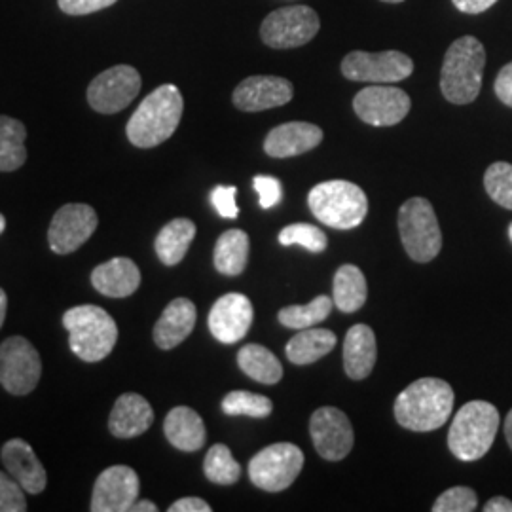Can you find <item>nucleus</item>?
<instances>
[{
  "label": "nucleus",
  "mask_w": 512,
  "mask_h": 512,
  "mask_svg": "<svg viewBox=\"0 0 512 512\" xmlns=\"http://www.w3.org/2000/svg\"><path fill=\"white\" fill-rule=\"evenodd\" d=\"M454 410V389L439 378H421L404 389L395 401V418L416 433L437 431Z\"/></svg>",
  "instance_id": "1"
},
{
  "label": "nucleus",
  "mask_w": 512,
  "mask_h": 512,
  "mask_svg": "<svg viewBox=\"0 0 512 512\" xmlns=\"http://www.w3.org/2000/svg\"><path fill=\"white\" fill-rule=\"evenodd\" d=\"M183 95L177 86L164 84L143 99L129 118V143L137 148H154L165 143L181 124Z\"/></svg>",
  "instance_id": "2"
},
{
  "label": "nucleus",
  "mask_w": 512,
  "mask_h": 512,
  "mask_svg": "<svg viewBox=\"0 0 512 512\" xmlns=\"http://www.w3.org/2000/svg\"><path fill=\"white\" fill-rule=\"evenodd\" d=\"M486 67V50L475 37H461L452 42L442 61L440 92L454 105L473 103L480 88Z\"/></svg>",
  "instance_id": "3"
},
{
  "label": "nucleus",
  "mask_w": 512,
  "mask_h": 512,
  "mask_svg": "<svg viewBox=\"0 0 512 512\" xmlns=\"http://www.w3.org/2000/svg\"><path fill=\"white\" fill-rule=\"evenodd\" d=\"M499 412L488 401H471L459 408L448 431V448L459 461L484 458L499 431Z\"/></svg>",
  "instance_id": "4"
},
{
  "label": "nucleus",
  "mask_w": 512,
  "mask_h": 512,
  "mask_svg": "<svg viewBox=\"0 0 512 512\" xmlns=\"http://www.w3.org/2000/svg\"><path fill=\"white\" fill-rule=\"evenodd\" d=\"M63 327L69 330L74 355L86 363L107 359L118 340V327L109 311L92 304L65 311Z\"/></svg>",
  "instance_id": "5"
},
{
  "label": "nucleus",
  "mask_w": 512,
  "mask_h": 512,
  "mask_svg": "<svg viewBox=\"0 0 512 512\" xmlns=\"http://www.w3.org/2000/svg\"><path fill=\"white\" fill-rule=\"evenodd\" d=\"M313 217L336 230H351L363 224L368 198L361 186L349 181L315 184L308 194Z\"/></svg>",
  "instance_id": "6"
},
{
  "label": "nucleus",
  "mask_w": 512,
  "mask_h": 512,
  "mask_svg": "<svg viewBox=\"0 0 512 512\" xmlns=\"http://www.w3.org/2000/svg\"><path fill=\"white\" fill-rule=\"evenodd\" d=\"M404 251L416 262H431L442 249V232L435 209L425 198H410L399 211Z\"/></svg>",
  "instance_id": "7"
},
{
  "label": "nucleus",
  "mask_w": 512,
  "mask_h": 512,
  "mask_svg": "<svg viewBox=\"0 0 512 512\" xmlns=\"http://www.w3.org/2000/svg\"><path fill=\"white\" fill-rule=\"evenodd\" d=\"M321 29V19L317 12L298 4L285 6L268 14L260 25V38L266 46L274 50H293L306 46Z\"/></svg>",
  "instance_id": "8"
},
{
  "label": "nucleus",
  "mask_w": 512,
  "mask_h": 512,
  "mask_svg": "<svg viewBox=\"0 0 512 512\" xmlns=\"http://www.w3.org/2000/svg\"><path fill=\"white\" fill-rule=\"evenodd\" d=\"M304 467V452L291 442H277L260 450L249 463V478L264 492L287 490Z\"/></svg>",
  "instance_id": "9"
},
{
  "label": "nucleus",
  "mask_w": 512,
  "mask_h": 512,
  "mask_svg": "<svg viewBox=\"0 0 512 512\" xmlns=\"http://www.w3.org/2000/svg\"><path fill=\"white\" fill-rule=\"evenodd\" d=\"M42 376V361L37 348L23 336H12L0 344V384L23 397L35 391Z\"/></svg>",
  "instance_id": "10"
},
{
  "label": "nucleus",
  "mask_w": 512,
  "mask_h": 512,
  "mask_svg": "<svg viewBox=\"0 0 512 512\" xmlns=\"http://www.w3.org/2000/svg\"><path fill=\"white\" fill-rule=\"evenodd\" d=\"M414 73V61L397 50L380 54L351 52L342 61V74L351 82L395 84Z\"/></svg>",
  "instance_id": "11"
},
{
  "label": "nucleus",
  "mask_w": 512,
  "mask_h": 512,
  "mask_svg": "<svg viewBox=\"0 0 512 512\" xmlns=\"http://www.w3.org/2000/svg\"><path fill=\"white\" fill-rule=\"evenodd\" d=\"M141 86V74L135 67L116 65L93 78L88 88V103L101 114H114L133 103Z\"/></svg>",
  "instance_id": "12"
},
{
  "label": "nucleus",
  "mask_w": 512,
  "mask_h": 512,
  "mask_svg": "<svg viewBox=\"0 0 512 512\" xmlns=\"http://www.w3.org/2000/svg\"><path fill=\"white\" fill-rule=\"evenodd\" d=\"M412 101L408 93L385 84H374L355 95L353 110L355 114L374 128H389L401 124L408 116Z\"/></svg>",
  "instance_id": "13"
},
{
  "label": "nucleus",
  "mask_w": 512,
  "mask_h": 512,
  "mask_svg": "<svg viewBox=\"0 0 512 512\" xmlns=\"http://www.w3.org/2000/svg\"><path fill=\"white\" fill-rule=\"evenodd\" d=\"M310 435L317 454L327 461H342L353 450L355 433L351 421L334 406H323L313 412Z\"/></svg>",
  "instance_id": "14"
},
{
  "label": "nucleus",
  "mask_w": 512,
  "mask_h": 512,
  "mask_svg": "<svg viewBox=\"0 0 512 512\" xmlns=\"http://www.w3.org/2000/svg\"><path fill=\"white\" fill-rule=\"evenodd\" d=\"M97 213L86 203L63 205L52 219L48 241L57 255H69L92 238L97 228Z\"/></svg>",
  "instance_id": "15"
},
{
  "label": "nucleus",
  "mask_w": 512,
  "mask_h": 512,
  "mask_svg": "<svg viewBox=\"0 0 512 512\" xmlns=\"http://www.w3.org/2000/svg\"><path fill=\"white\" fill-rule=\"evenodd\" d=\"M139 497V476L128 465L105 469L93 486V512H128Z\"/></svg>",
  "instance_id": "16"
},
{
  "label": "nucleus",
  "mask_w": 512,
  "mask_h": 512,
  "mask_svg": "<svg viewBox=\"0 0 512 512\" xmlns=\"http://www.w3.org/2000/svg\"><path fill=\"white\" fill-rule=\"evenodd\" d=\"M255 310L245 294L220 296L209 313V330L222 344H236L253 325Z\"/></svg>",
  "instance_id": "17"
},
{
  "label": "nucleus",
  "mask_w": 512,
  "mask_h": 512,
  "mask_svg": "<svg viewBox=\"0 0 512 512\" xmlns=\"http://www.w3.org/2000/svg\"><path fill=\"white\" fill-rule=\"evenodd\" d=\"M293 84L281 76H249L234 90L232 101L243 112L277 109L291 103Z\"/></svg>",
  "instance_id": "18"
},
{
  "label": "nucleus",
  "mask_w": 512,
  "mask_h": 512,
  "mask_svg": "<svg viewBox=\"0 0 512 512\" xmlns=\"http://www.w3.org/2000/svg\"><path fill=\"white\" fill-rule=\"evenodd\" d=\"M2 463L12 478H16L27 494L37 495L46 488L48 476L44 465L37 458L29 442L21 439L8 440L2 446Z\"/></svg>",
  "instance_id": "19"
},
{
  "label": "nucleus",
  "mask_w": 512,
  "mask_h": 512,
  "mask_svg": "<svg viewBox=\"0 0 512 512\" xmlns=\"http://www.w3.org/2000/svg\"><path fill=\"white\" fill-rule=\"evenodd\" d=\"M323 129L310 122H287L272 129L264 141V152L272 158H293L319 147Z\"/></svg>",
  "instance_id": "20"
},
{
  "label": "nucleus",
  "mask_w": 512,
  "mask_h": 512,
  "mask_svg": "<svg viewBox=\"0 0 512 512\" xmlns=\"http://www.w3.org/2000/svg\"><path fill=\"white\" fill-rule=\"evenodd\" d=\"M154 423V410L143 395H120L110 412L109 429L116 439H135Z\"/></svg>",
  "instance_id": "21"
},
{
  "label": "nucleus",
  "mask_w": 512,
  "mask_h": 512,
  "mask_svg": "<svg viewBox=\"0 0 512 512\" xmlns=\"http://www.w3.org/2000/svg\"><path fill=\"white\" fill-rule=\"evenodd\" d=\"M196 319L198 311L192 300L175 298L169 302L152 332L156 346L160 349H173L183 344L196 327Z\"/></svg>",
  "instance_id": "22"
},
{
  "label": "nucleus",
  "mask_w": 512,
  "mask_h": 512,
  "mask_svg": "<svg viewBox=\"0 0 512 512\" xmlns=\"http://www.w3.org/2000/svg\"><path fill=\"white\" fill-rule=\"evenodd\" d=\"M92 285L97 293L109 298H126L131 296L141 285V270L137 264L126 258L118 256L109 262L99 264L92 272Z\"/></svg>",
  "instance_id": "23"
},
{
  "label": "nucleus",
  "mask_w": 512,
  "mask_h": 512,
  "mask_svg": "<svg viewBox=\"0 0 512 512\" xmlns=\"http://www.w3.org/2000/svg\"><path fill=\"white\" fill-rule=\"evenodd\" d=\"M376 334L368 325H353L344 340V368L351 380H365L376 365Z\"/></svg>",
  "instance_id": "24"
},
{
  "label": "nucleus",
  "mask_w": 512,
  "mask_h": 512,
  "mask_svg": "<svg viewBox=\"0 0 512 512\" xmlns=\"http://www.w3.org/2000/svg\"><path fill=\"white\" fill-rule=\"evenodd\" d=\"M164 433L169 444L183 452L202 450L207 439L202 416L188 406H177L165 416Z\"/></svg>",
  "instance_id": "25"
},
{
  "label": "nucleus",
  "mask_w": 512,
  "mask_h": 512,
  "mask_svg": "<svg viewBox=\"0 0 512 512\" xmlns=\"http://www.w3.org/2000/svg\"><path fill=\"white\" fill-rule=\"evenodd\" d=\"M196 238V224L190 219L167 222L154 241L156 255L165 266H175L183 260Z\"/></svg>",
  "instance_id": "26"
},
{
  "label": "nucleus",
  "mask_w": 512,
  "mask_h": 512,
  "mask_svg": "<svg viewBox=\"0 0 512 512\" xmlns=\"http://www.w3.org/2000/svg\"><path fill=\"white\" fill-rule=\"evenodd\" d=\"M334 346H336V334L332 330L310 327V329L300 330L291 338L285 353L293 365L304 366L323 359L325 355H329Z\"/></svg>",
  "instance_id": "27"
},
{
  "label": "nucleus",
  "mask_w": 512,
  "mask_h": 512,
  "mask_svg": "<svg viewBox=\"0 0 512 512\" xmlns=\"http://www.w3.org/2000/svg\"><path fill=\"white\" fill-rule=\"evenodd\" d=\"M249 260V236L243 230H226L215 245L213 262L217 272L236 277L245 272Z\"/></svg>",
  "instance_id": "28"
},
{
  "label": "nucleus",
  "mask_w": 512,
  "mask_h": 512,
  "mask_svg": "<svg viewBox=\"0 0 512 512\" xmlns=\"http://www.w3.org/2000/svg\"><path fill=\"white\" fill-rule=\"evenodd\" d=\"M368 296L366 277L361 268L344 264L334 275V306L344 313H355L365 306Z\"/></svg>",
  "instance_id": "29"
},
{
  "label": "nucleus",
  "mask_w": 512,
  "mask_h": 512,
  "mask_svg": "<svg viewBox=\"0 0 512 512\" xmlns=\"http://www.w3.org/2000/svg\"><path fill=\"white\" fill-rule=\"evenodd\" d=\"M238 365L258 384L274 385L283 378V366L274 353L260 344H247L239 349Z\"/></svg>",
  "instance_id": "30"
},
{
  "label": "nucleus",
  "mask_w": 512,
  "mask_h": 512,
  "mask_svg": "<svg viewBox=\"0 0 512 512\" xmlns=\"http://www.w3.org/2000/svg\"><path fill=\"white\" fill-rule=\"evenodd\" d=\"M27 129L10 116H0V171H16L27 160Z\"/></svg>",
  "instance_id": "31"
},
{
  "label": "nucleus",
  "mask_w": 512,
  "mask_h": 512,
  "mask_svg": "<svg viewBox=\"0 0 512 512\" xmlns=\"http://www.w3.org/2000/svg\"><path fill=\"white\" fill-rule=\"evenodd\" d=\"M334 308V300L330 296H317L308 306H287L277 313V319L283 327L294 330L310 329L317 323H323Z\"/></svg>",
  "instance_id": "32"
},
{
  "label": "nucleus",
  "mask_w": 512,
  "mask_h": 512,
  "mask_svg": "<svg viewBox=\"0 0 512 512\" xmlns=\"http://www.w3.org/2000/svg\"><path fill=\"white\" fill-rule=\"evenodd\" d=\"M203 473L209 482L219 486H232L241 476V465L232 456L226 444H215L203 461Z\"/></svg>",
  "instance_id": "33"
},
{
  "label": "nucleus",
  "mask_w": 512,
  "mask_h": 512,
  "mask_svg": "<svg viewBox=\"0 0 512 512\" xmlns=\"http://www.w3.org/2000/svg\"><path fill=\"white\" fill-rule=\"evenodd\" d=\"M222 412L228 416H249L268 418L274 412V403L251 391H232L222 399Z\"/></svg>",
  "instance_id": "34"
},
{
  "label": "nucleus",
  "mask_w": 512,
  "mask_h": 512,
  "mask_svg": "<svg viewBox=\"0 0 512 512\" xmlns=\"http://www.w3.org/2000/svg\"><path fill=\"white\" fill-rule=\"evenodd\" d=\"M279 243L283 247L300 245L311 253H323L329 245V239L325 236V232H321V228L308 224V222H296L291 226H285L279 232Z\"/></svg>",
  "instance_id": "35"
},
{
  "label": "nucleus",
  "mask_w": 512,
  "mask_h": 512,
  "mask_svg": "<svg viewBox=\"0 0 512 512\" xmlns=\"http://www.w3.org/2000/svg\"><path fill=\"white\" fill-rule=\"evenodd\" d=\"M484 188L497 205L512 211V165L495 162L484 173Z\"/></svg>",
  "instance_id": "36"
},
{
  "label": "nucleus",
  "mask_w": 512,
  "mask_h": 512,
  "mask_svg": "<svg viewBox=\"0 0 512 512\" xmlns=\"http://www.w3.org/2000/svg\"><path fill=\"white\" fill-rule=\"evenodd\" d=\"M478 505V497L475 490L467 488V486H456L446 490L444 494L437 497L433 512H473L476 511Z\"/></svg>",
  "instance_id": "37"
},
{
  "label": "nucleus",
  "mask_w": 512,
  "mask_h": 512,
  "mask_svg": "<svg viewBox=\"0 0 512 512\" xmlns=\"http://www.w3.org/2000/svg\"><path fill=\"white\" fill-rule=\"evenodd\" d=\"M27 511V499L25 490L21 488L16 478L10 473L0 471V512H25Z\"/></svg>",
  "instance_id": "38"
},
{
  "label": "nucleus",
  "mask_w": 512,
  "mask_h": 512,
  "mask_svg": "<svg viewBox=\"0 0 512 512\" xmlns=\"http://www.w3.org/2000/svg\"><path fill=\"white\" fill-rule=\"evenodd\" d=\"M236 194H238L236 186H217L211 192L213 207L217 209L222 219H238L239 207L236 203Z\"/></svg>",
  "instance_id": "39"
},
{
  "label": "nucleus",
  "mask_w": 512,
  "mask_h": 512,
  "mask_svg": "<svg viewBox=\"0 0 512 512\" xmlns=\"http://www.w3.org/2000/svg\"><path fill=\"white\" fill-rule=\"evenodd\" d=\"M253 184H255V190L258 192L262 209H272L277 203L281 202L283 188H281L279 179L270 177V175H258V177H255Z\"/></svg>",
  "instance_id": "40"
},
{
  "label": "nucleus",
  "mask_w": 512,
  "mask_h": 512,
  "mask_svg": "<svg viewBox=\"0 0 512 512\" xmlns=\"http://www.w3.org/2000/svg\"><path fill=\"white\" fill-rule=\"evenodd\" d=\"M118 0H57L59 8L69 16H88L93 12L105 10Z\"/></svg>",
  "instance_id": "41"
},
{
  "label": "nucleus",
  "mask_w": 512,
  "mask_h": 512,
  "mask_svg": "<svg viewBox=\"0 0 512 512\" xmlns=\"http://www.w3.org/2000/svg\"><path fill=\"white\" fill-rule=\"evenodd\" d=\"M494 90L497 99L512 109V61L497 74Z\"/></svg>",
  "instance_id": "42"
},
{
  "label": "nucleus",
  "mask_w": 512,
  "mask_h": 512,
  "mask_svg": "<svg viewBox=\"0 0 512 512\" xmlns=\"http://www.w3.org/2000/svg\"><path fill=\"white\" fill-rule=\"evenodd\" d=\"M169 512H211V505L200 497H183L169 507Z\"/></svg>",
  "instance_id": "43"
},
{
  "label": "nucleus",
  "mask_w": 512,
  "mask_h": 512,
  "mask_svg": "<svg viewBox=\"0 0 512 512\" xmlns=\"http://www.w3.org/2000/svg\"><path fill=\"white\" fill-rule=\"evenodd\" d=\"M452 2H454V6L458 8L459 12L476 16V14H482V12L490 10L497 0H452Z\"/></svg>",
  "instance_id": "44"
},
{
  "label": "nucleus",
  "mask_w": 512,
  "mask_h": 512,
  "mask_svg": "<svg viewBox=\"0 0 512 512\" xmlns=\"http://www.w3.org/2000/svg\"><path fill=\"white\" fill-rule=\"evenodd\" d=\"M484 512H512V501L507 497H492L486 505H484Z\"/></svg>",
  "instance_id": "45"
},
{
  "label": "nucleus",
  "mask_w": 512,
  "mask_h": 512,
  "mask_svg": "<svg viewBox=\"0 0 512 512\" xmlns=\"http://www.w3.org/2000/svg\"><path fill=\"white\" fill-rule=\"evenodd\" d=\"M131 512H158V507H156L152 501L143 499V501H135V503H133Z\"/></svg>",
  "instance_id": "46"
},
{
  "label": "nucleus",
  "mask_w": 512,
  "mask_h": 512,
  "mask_svg": "<svg viewBox=\"0 0 512 512\" xmlns=\"http://www.w3.org/2000/svg\"><path fill=\"white\" fill-rule=\"evenodd\" d=\"M6 308H8V296L0 289V329H2L4 319H6Z\"/></svg>",
  "instance_id": "47"
},
{
  "label": "nucleus",
  "mask_w": 512,
  "mask_h": 512,
  "mask_svg": "<svg viewBox=\"0 0 512 512\" xmlns=\"http://www.w3.org/2000/svg\"><path fill=\"white\" fill-rule=\"evenodd\" d=\"M505 437H507V442L512 450V410L507 414V420H505Z\"/></svg>",
  "instance_id": "48"
},
{
  "label": "nucleus",
  "mask_w": 512,
  "mask_h": 512,
  "mask_svg": "<svg viewBox=\"0 0 512 512\" xmlns=\"http://www.w3.org/2000/svg\"><path fill=\"white\" fill-rule=\"evenodd\" d=\"M4 228H6V219H4V215H0V234L4 232Z\"/></svg>",
  "instance_id": "49"
},
{
  "label": "nucleus",
  "mask_w": 512,
  "mask_h": 512,
  "mask_svg": "<svg viewBox=\"0 0 512 512\" xmlns=\"http://www.w3.org/2000/svg\"><path fill=\"white\" fill-rule=\"evenodd\" d=\"M382 2H387V4H401L404 0H382Z\"/></svg>",
  "instance_id": "50"
},
{
  "label": "nucleus",
  "mask_w": 512,
  "mask_h": 512,
  "mask_svg": "<svg viewBox=\"0 0 512 512\" xmlns=\"http://www.w3.org/2000/svg\"><path fill=\"white\" fill-rule=\"evenodd\" d=\"M509 238H511V241H512V222H511V226H509Z\"/></svg>",
  "instance_id": "51"
}]
</instances>
